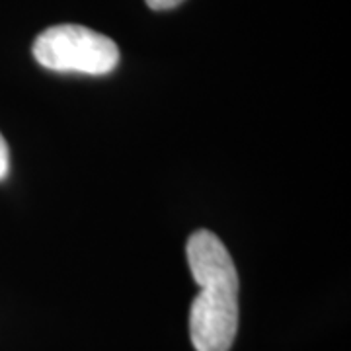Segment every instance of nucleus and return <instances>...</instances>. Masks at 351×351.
<instances>
[{
	"label": "nucleus",
	"instance_id": "f257e3e1",
	"mask_svg": "<svg viewBox=\"0 0 351 351\" xmlns=\"http://www.w3.org/2000/svg\"><path fill=\"white\" fill-rule=\"evenodd\" d=\"M189 269L199 295L189 311V336L195 351H228L239 332V271L223 240L197 230L186 244Z\"/></svg>",
	"mask_w": 351,
	"mask_h": 351
},
{
	"label": "nucleus",
	"instance_id": "f03ea898",
	"mask_svg": "<svg viewBox=\"0 0 351 351\" xmlns=\"http://www.w3.org/2000/svg\"><path fill=\"white\" fill-rule=\"evenodd\" d=\"M32 51L41 66L57 73L101 76L119 63L113 39L76 24L47 27L36 38Z\"/></svg>",
	"mask_w": 351,
	"mask_h": 351
},
{
	"label": "nucleus",
	"instance_id": "7ed1b4c3",
	"mask_svg": "<svg viewBox=\"0 0 351 351\" xmlns=\"http://www.w3.org/2000/svg\"><path fill=\"white\" fill-rule=\"evenodd\" d=\"M8 172H10V151H8V145L0 133V182L6 180Z\"/></svg>",
	"mask_w": 351,
	"mask_h": 351
},
{
	"label": "nucleus",
	"instance_id": "20e7f679",
	"mask_svg": "<svg viewBox=\"0 0 351 351\" xmlns=\"http://www.w3.org/2000/svg\"><path fill=\"white\" fill-rule=\"evenodd\" d=\"M184 0H147L149 8L152 10H170V8H176L180 6Z\"/></svg>",
	"mask_w": 351,
	"mask_h": 351
}]
</instances>
